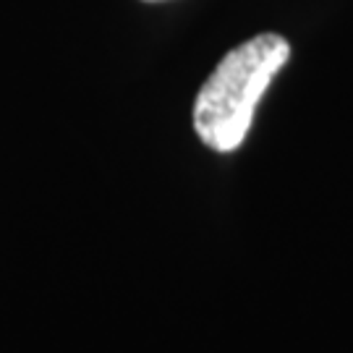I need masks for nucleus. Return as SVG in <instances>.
Wrapping results in <instances>:
<instances>
[{
  "label": "nucleus",
  "instance_id": "f257e3e1",
  "mask_svg": "<svg viewBox=\"0 0 353 353\" xmlns=\"http://www.w3.org/2000/svg\"><path fill=\"white\" fill-rule=\"evenodd\" d=\"M290 58L280 34H256L220 58L194 100V131L214 152H233L249 137L256 105Z\"/></svg>",
  "mask_w": 353,
  "mask_h": 353
},
{
  "label": "nucleus",
  "instance_id": "f03ea898",
  "mask_svg": "<svg viewBox=\"0 0 353 353\" xmlns=\"http://www.w3.org/2000/svg\"><path fill=\"white\" fill-rule=\"evenodd\" d=\"M144 3H160V0H144Z\"/></svg>",
  "mask_w": 353,
  "mask_h": 353
}]
</instances>
